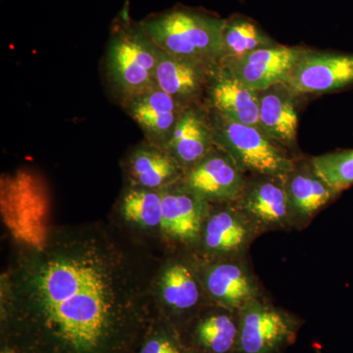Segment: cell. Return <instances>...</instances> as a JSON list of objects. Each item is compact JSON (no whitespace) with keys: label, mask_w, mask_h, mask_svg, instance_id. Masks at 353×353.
<instances>
[{"label":"cell","mask_w":353,"mask_h":353,"mask_svg":"<svg viewBox=\"0 0 353 353\" xmlns=\"http://www.w3.org/2000/svg\"><path fill=\"white\" fill-rule=\"evenodd\" d=\"M196 345L204 353H236L238 311L225 309L197 321L192 333Z\"/></svg>","instance_id":"cell-20"},{"label":"cell","mask_w":353,"mask_h":353,"mask_svg":"<svg viewBox=\"0 0 353 353\" xmlns=\"http://www.w3.org/2000/svg\"><path fill=\"white\" fill-rule=\"evenodd\" d=\"M311 165L336 192L353 185V150L320 155L311 159Z\"/></svg>","instance_id":"cell-24"},{"label":"cell","mask_w":353,"mask_h":353,"mask_svg":"<svg viewBox=\"0 0 353 353\" xmlns=\"http://www.w3.org/2000/svg\"><path fill=\"white\" fill-rule=\"evenodd\" d=\"M238 314L236 353H282L296 340L299 323L256 297L246 303Z\"/></svg>","instance_id":"cell-5"},{"label":"cell","mask_w":353,"mask_h":353,"mask_svg":"<svg viewBox=\"0 0 353 353\" xmlns=\"http://www.w3.org/2000/svg\"><path fill=\"white\" fill-rule=\"evenodd\" d=\"M208 110L216 148L241 170L257 176H285L294 168L290 158L261 130Z\"/></svg>","instance_id":"cell-4"},{"label":"cell","mask_w":353,"mask_h":353,"mask_svg":"<svg viewBox=\"0 0 353 353\" xmlns=\"http://www.w3.org/2000/svg\"><path fill=\"white\" fill-rule=\"evenodd\" d=\"M353 83V54L304 50L284 85L294 94L334 92Z\"/></svg>","instance_id":"cell-6"},{"label":"cell","mask_w":353,"mask_h":353,"mask_svg":"<svg viewBox=\"0 0 353 353\" xmlns=\"http://www.w3.org/2000/svg\"><path fill=\"white\" fill-rule=\"evenodd\" d=\"M277 46L279 44L255 21L239 14L225 19L222 32V60Z\"/></svg>","instance_id":"cell-21"},{"label":"cell","mask_w":353,"mask_h":353,"mask_svg":"<svg viewBox=\"0 0 353 353\" xmlns=\"http://www.w3.org/2000/svg\"><path fill=\"white\" fill-rule=\"evenodd\" d=\"M259 123L262 131L272 141L283 145L296 141L299 116L294 94L284 83L259 92Z\"/></svg>","instance_id":"cell-16"},{"label":"cell","mask_w":353,"mask_h":353,"mask_svg":"<svg viewBox=\"0 0 353 353\" xmlns=\"http://www.w3.org/2000/svg\"><path fill=\"white\" fill-rule=\"evenodd\" d=\"M303 51L301 48L277 46L228 58L222 60L221 65L246 87L259 92L284 83Z\"/></svg>","instance_id":"cell-9"},{"label":"cell","mask_w":353,"mask_h":353,"mask_svg":"<svg viewBox=\"0 0 353 353\" xmlns=\"http://www.w3.org/2000/svg\"><path fill=\"white\" fill-rule=\"evenodd\" d=\"M205 97L209 110L262 131L259 92L246 87L223 65L213 72Z\"/></svg>","instance_id":"cell-11"},{"label":"cell","mask_w":353,"mask_h":353,"mask_svg":"<svg viewBox=\"0 0 353 353\" xmlns=\"http://www.w3.org/2000/svg\"><path fill=\"white\" fill-rule=\"evenodd\" d=\"M139 353H190L180 339L174 334H158L143 343Z\"/></svg>","instance_id":"cell-25"},{"label":"cell","mask_w":353,"mask_h":353,"mask_svg":"<svg viewBox=\"0 0 353 353\" xmlns=\"http://www.w3.org/2000/svg\"><path fill=\"white\" fill-rule=\"evenodd\" d=\"M214 146L208 108H202L201 104L187 106L166 146L167 152L185 172L206 157Z\"/></svg>","instance_id":"cell-13"},{"label":"cell","mask_w":353,"mask_h":353,"mask_svg":"<svg viewBox=\"0 0 353 353\" xmlns=\"http://www.w3.org/2000/svg\"><path fill=\"white\" fill-rule=\"evenodd\" d=\"M121 108L138 125L145 141L166 150L187 106L157 87L126 102Z\"/></svg>","instance_id":"cell-10"},{"label":"cell","mask_w":353,"mask_h":353,"mask_svg":"<svg viewBox=\"0 0 353 353\" xmlns=\"http://www.w3.org/2000/svg\"><path fill=\"white\" fill-rule=\"evenodd\" d=\"M209 294L225 309L239 311L256 297V285L245 267L236 262H221L206 272Z\"/></svg>","instance_id":"cell-19"},{"label":"cell","mask_w":353,"mask_h":353,"mask_svg":"<svg viewBox=\"0 0 353 353\" xmlns=\"http://www.w3.org/2000/svg\"><path fill=\"white\" fill-rule=\"evenodd\" d=\"M127 171L132 185L161 190L183 178L185 171L165 148L141 143L128 157Z\"/></svg>","instance_id":"cell-15"},{"label":"cell","mask_w":353,"mask_h":353,"mask_svg":"<svg viewBox=\"0 0 353 353\" xmlns=\"http://www.w3.org/2000/svg\"><path fill=\"white\" fill-rule=\"evenodd\" d=\"M0 353H21L18 352L17 350H15L14 347H9V345H6V347H2L1 352Z\"/></svg>","instance_id":"cell-26"},{"label":"cell","mask_w":353,"mask_h":353,"mask_svg":"<svg viewBox=\"0 0 353 353\" xmlns=\"http://www.w3.org/2000/svg\"><path fill=\"white\" fill-rule=\"evenodd\" d=\"M162 194L161 229L172 238L192 241L199 238L206 204L180 181L160 190Z\"/></svg>","instance_id":"cell-14"},{"label":"cell","mask_w":353,"mask_h":353,"mask_svg":"<svg viewBox=\"0 0 353 353\" xmlns=\"http://www.w3.org/2000/svg\"><path fill=\"white\" fill-rule=\"evenodd\" d=\"M254 230L238 208H223L213 213L204 226V246L214 254H236L250 243Z\"/></svg>","instance_id":"cell-18"},{"label":"cell","mask_w":353,"mask_h":353,"mask_svg":"<svg viewBox=\"0 0 353 353\" xmlns=\"http://www.w3.org/2000/svg\"><path fill=\"white\" fill-rule=\"evenodd\" d=\"M245 172L220 148L185 171L180 182L206 201L231 202L240 199L245 189Z\"/></svg>","instance_id":"cell-7"},{"label":"cell","mask_w":353,"mask_h":353,"mask_svg":"<svg viewBox=\"0 0 353 353\" xmlns=\"http://www.w3.org/2000/svg\"><path fill=\"white\" fill-rule=\"evenodd\" d=\"M285 181L294 221L310 219L339 194L316 173L311 163L299 169L294 167Z\"/></svg>","instance_id":"cell-17"},{"label":"cell","mask_w":353,"mask_h":353,"mask_svg":"<svg viewBox=\"0 0 353 353\" xmlns=\"http://www.w3.org/2000/svg\"><path fill=\"white\" fill-rule=\"evenodd\" d=\"M285 176H257L245 183L236 208L255 230L288 228L294 222L285 189Z\"/></svg>","instance_id":"cell-8"},{"label":"cell","mask_w":353,"mask_h":353,"mask_svg":"<svg viewBox=\"0 0 353 353\" xmlns=\"http://www.w3.org/2000/svg\"><path fill=\"white\" fill-rule=\"evenodd\" d=\"M161 294L167 306L178 312H185L196 307L201 290L189 267L175 263L170 265L162 275Z\"/></svg>","instance_id":"cell-22"},{"label":"cell","mask_w":353,"mask_h":353,"mask_svg":"<svg viewBox=\"0 0 353 353\" xmlns=\"http://www.w3.org/2000/svg\"><path fill=\"white\" fill-rule=\"evenodd\" d=\"M141 29L159 50L210 68L223 59L225 19L201 8L176 6L139 21Z\"/></svg>","instance_id":"cell-3"},{"label":"cell","mask_w":353,"mask_h":353,"mask_svg":"<svg viewBox=\"0 0 353 353\" xmlns=\"http://www.w3.org/2000/svg\"><path fill=\"white\" fill-rule=\"evenodd\" d=\"M217 68L173 57L159 50L155 81L160 90L183 105L189 106L199 104L201 97L206 95L211 76Z\"/></svg>","instance_id":"cell-12"},{"label":"cell","mask_w":353,"mask_h":353,"mask_svg":"<svg viewBox=\"0 0 353 353\" xmlns=\"http://www.w3.org/2000/svg\"><path fill=\"white\" fill-rule=\"evenodd\" d=\"M121 212L125 219L139 226H161V192L132 185L122 197Z\"/></svg>","instance_id":"cell-23"},{"label":"cell","mask_w":353,"mask_h":353,"mask_svg":"<svg viewBox=\"0 0 353 353\" xmlns=\"http://www.w3.org/2000/svg\"><path fill=\"white\" fill-rule=\"evenodd\" d=\"M158 54L159 48L132 19L126 0L111 24L102 69L108 90L121 106L157 87Z\"/></svg>","instance_id":"cell-2"},{"label":"cell","mask_w":353,"mask_h":353,"mask_svg":"<svg viewBox=\"0 0 353 353\" xmlns=\"http://www.w3.org/2000/svg\"><path fill=\"white\" fill-rule=\"evenodd\" d=\"M6 288L2 334L21 353H139L152 327L145 276L99 228L43 233Z\"/></svg>","instance_id":"cell-1"}]
</instances>
